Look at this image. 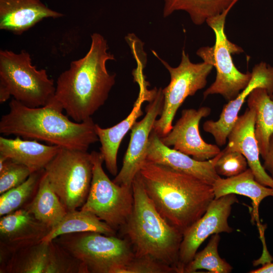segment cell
I'll use <instances>...</instances> for the list:
<instances>
[{
  "instance_id": "obj_1",
  "label": "cell",
  "mask_w": 273,
  "mask_h": 273,
  "mask_svg": "<svg viewBox=\"0 0 273 273\" xmlns=\"http://www.w3.org/2000/svg\"><path fill=\"white\" fill-rule=\"evenodd\" d=\"M106 39L98 33L91 35V44L82 58L72 61L58 77L51 102L65 111L73 121L82 122L92 118L104 105L115 83L106 63L115 60L108 51Z\"/></svg>"
},
{
  "instance_id": "obj_2",
  "label": "cell",
  "mask_w": 273,
  "mask_h": 273,
  "mask_svg": "<svg viewBox=\"0 0 273 273\" xmlns=\"http://www.w3.org/2000/svg\"><path fill=\"white\" fill-rule=\"evenodd\" d=\"M138 175L160 215L183 234L215 198L212 185L164 165L146 160Z\"/></svg>"
},
{
  "instance_id": "obj_3",
  "label": "cell",
  "mask_w": 273,
  "mask_h": 273,
  "mask_svg": "<svg viewBox=\"0 0 273 273\" xmlns=\"http://www.w3.org/2000/svg\"><path fill=\"white\" fill-rule=\"evenodd\" d=\"M9 106V112L0 121V133L4 135H15L84 151L99 141L92 118L82 122L71 120L50 102L32 108L13 99Z\"/></svg>"
},
{
  "instance_id": "obj_4",
  "label": "cell",
  "mask_w": 273,
  "mask_h": 273,
  "mask_svg": "<svg viewBox=\"0 0 273 273\" xmlns=\"http://www.w3.org/2000/svg\"><path fill=\"white\" fill-rule=\"evenodd\" d=\"M132 188V211L120 231L130 243L135 256L152 257L179 273V251L183 234L160 215L138 174Z\"/></svg>"
},
{
  "instance_id": "obj_5",
  "label": "cell",
  "mask_w": 273,
  "mask_h": 273,
  "mask_svg": "<svg viewBox=\"0 0 273 273\" xmlns=\"http://www.w3.org/2000/svg\"><path fill=\"white\" fill-rule=\"evenodd\" d=\"M56 90L54 80L46 69H37L30 55L22 50L16 53L0 51V102L12 96L14 99L32 108L46 105Z\"/></svg>"
},
{
  "instance_id": "obj_6",
  "label": "cell",
  "mask_w": 273,
  "mask_h": 273,
  "mask_svg": "<svg viewBox=\"0 0 273 273\" xmlns=\"http://www.w3.org/2000/svg\"><path fill=\"white\" fill-rule=\"evenodd\" d=\"M55 242L80 260L87 273H119L135 256L127 239L86 232L61 235Z\"/></svg>"
},
{
  "instance_id": "obj_7",
  "label": "cell",
  "mask_w": 273,
  "mask_h": 273,
  "mask_svg": "<svg viewBox=\"0 0 273 273\" xmlns=\"http://www.w3.org/2000/svg\"><path fill=\"white\" fill-rule=\"evenodd\" d=\"M235 4L206 22L215 33V42L212 47H201L196 54L203 62L215 68L216 76L215 81L204 91V99L209 95L218 94L227 101H231L246 87L251 78V72L242 73L235 65L232 54H239L244 51L230 41L224 32L226 17Z\"/></svg>"
},
{
  "instance_id": "obj_8",
  "label": "cell",
  "mask_w": 273,
  "mask_h": 273,
  "mask_svg": "<svg viewBox=\"0 0 273 273\" xmlns=\"http://www.w3.org/2000/svg\"><path fill=\"white\" fill-rule=\"evenodd\" d=\"M93 168L90 153L63 148L44 167L52 189L67 211L77 210L85 202Z\"/></svg>"
},
{
  "instance_id": "obj_9",
  "label": "cell",
  "mask_w": 273,
  "mask_h": 273,
  "mask_svg": "<svg viewBox=\"0 0 273 273\" xmlns=\"http://www.w3.org/2000/svg\"><path fill=\"white\" fill-rule=\"evenodd\" d=\"M93 177L86 200L80 209L89 211L116 231H120L132 211L134 198L132 186H120L105 172L100 152L90 153Z\"/></svg>"
},
{
  "instance_id": "obj_10",
  "label": "cell",
  "mask_w": 273,
  "mask_h": 273,
  "mask_svg": "<svg viewBox=\"0 0 273 273\" xmlns=\"http://www.w3.org/2000/svg\"><path fill=\"white\" fill-rule=\"evenodd\" d=\"M152 52L167 69L170 76L169 84L162 88L163 109L159 118L156 120L153 129L161 138L171 130L175 115L186 99L194 96L206 85L207 77L213 66L205 62L192 63L188 54L183 50L180 64L176 67H172L155 52Z\"/></svg>"
},
{
  "instance_id": "obj_11",
  "label": "cell",
  "mask_w": 273,
  "mask_h": 273,
  "mask_svg": "<svg viewBox=\"0 0 273 273\" xmlns=\"http://www.w3.org/2000/svg\"><path fill=\"white\" fill-rule=\"evenodd\" d=\"M238 202L234 194L214 198L204 215L184 233L179 251V273H184L185 267L193 259L200 246L209 236L233 232L228 218L232 206Z\"/></svg>"
},
{
  "instance_id": "obj_12",
  "label": "cell",
  "mask_w": 273,
  "mask_h": 273,
  "mask_svg": "<svg viewBox=\"0 0 273 273\" xmlns=\"http://www.w3.org/2000/svg\"><path fill=\"white\" fill-rule=\"evenodd\" d=\"M146 108V113L131 128L130 139L121 170L113 181L120 186L131 187L136 175L146 160L149 138L157 117L161 114L164 103L162 88L156 89Z\"/></svg>"
},
{
  "instance_id": "obj_13",
  "label": "cell",
  "mask_w": 273,
  "mask_h": 273,
  "mask_svg": "<svg viewBox=\"0 0 273 273\" xmlns=\"http://www.w3.org/2000/svg\"><path fill=\"white\" fill-rule=\"evenodd\" d=\"M211 113L208 107L196 110L186 109L171 130L160 138L168 147L181 152L198 161H206L217 155L220 150L218 145L209 144L202 138L199 132V123L203 118Z\"/></svg>"
},
{
  "instance_id": "obj_14",
  "label": "cell",
  "mask_w": 273,
  "mask_h": 273,
  "mask_svg": "<svg viewBox=\"0 0 273 273\" xmlns=\"http://www.w3.org/2000/svg\"><path fill=\"white\" fill-rule=\"evenodd\" d=\"M51 229L24 208L2 216L1 262L18 251L41 242Z\"/></svg>"
},
{
  "instance_id": "obj_15",
  "label": "cell",
  "mask_w": 273,
  "mask_h": 273,
  "mask_svg": "<svg viewBox=\"0 0 273 273\" xmlns=\"http://www.w3.org/2000/svg\"><path fill=\"white\" fill-rule=\"evenodd\" d=\"M259 87L265 89L270 96L273 94V66L264 62L253 67L249 83L234 99L223 106L219 119L204 123V130L213 136L217 145L222 146L226 144L246 98L253 90Z\"/></svg>"
},
{
  "instance_id": "obj_16",
  "label": "cell",
  "mask_w": 273,
  "mask_h": 273,
  "mask_svg": "<svg viewBox=\"0 0 273 273\" xmlns=\"http://www.w3.org/2000/svg\"><path fill=\"white\" fill-rule=\"evenodd\" d=\"M220 154L206 161L195 160L165 145L153 130L149 138L146 160L193 175L212 186L220 177L214 168Z\"/></svg>"
},
{
  "instance_id": "obj_17",
  "label": "cell",
  "mask_w": 273,
  "mask_h": 273,
  "mask_svg": "<svg viewBox=\"0 0 273 273\" xmlns=\"http://www.w3.org/2000/svg\"><path fill=\"white\" fill-rule=\"evenodd\" d=\"M255 119L254 110L249 108L239 116L228 135V143L224 149L241 153L246 158L255 179L273 189V179L260 161L259 150L254 134Z\"/></svg>"
},
{
  "instance_id": "obj_18",
  "label": "cell",
  "mask_w": 273,
  "mask_h": 273,
  "mask_svg": "<svg viewBox=\"0 0 273 273\" xmlns=\"http://www.w3.org/2000/svg\"><path fill=\"white\" fill-rule=\"evenodd\" d=\"M63 15L40 0H0V29L21 35L47 18Z\"/></svg>"
},
{
  "instance_id": "obj_19",
  "label": "cell",
  "mask_w": 273,
  "mask_h": 273,
  "mask_svg": "<svg viewBox=\"0 0 273 273\" xmlns=\"http://www.w3.org/2000/svg\"><path fill=\"white\" fill-rule=\"evenodd\" d=\"M150 92L141 88L139 96L129 114L123 120L111 127L103 128L96 124V131L101 146L100 150L109 172L116 176L118 173L117 154L122 139L131 129L136 119L143 115L142 105L145 101H149Z\"/></svg>"
},
{
  "instance_id": "obj_20",
  "label": "cell",
  "mask_w": 273,
  "mask_h": 273,
  "mask_svg": "<svg viewBox=\"0 0 273 273\" xmlns=\"http://www.w3.org/2000/svg\"><path fill=\"white\" fill-rule=\"evenodd\" d=\"M61 147L46 145L36 140H22L0 137V156L27 166L32 172L44 169Z\"/></svg>"
},
{
  "instance_id": "obj_21",
  "label": "cell",
  "mask_w": 273,
  "mask_h": 273,
  "mask_svg": "<svg viewBox=\"0 0 273 273\" xmlns=\"http://www.w3.org/2000/svg\"><path fill=\"white\" fill-rule=\"evenodd\" d=\"M214 198L234 194L244 196L252 201L253 215L258 221V208L266 197L273 196V189L258 183L250 168L239 175L223 178L220 177L212 185Z\"/></svg>"
},
{
  "instance_id": "obj_22",
  "label": "cell",
  "mask_w": 273,
  "mask_h": 273,
  "mask_svg": "<svg viewBox=\"0 0 273 273\" xmlns=\"http://www.w3.org/2000/svg\"><path fill=\"white\" fill-rule=\"evenodd\" d=\"M23 208L51 228L58 223L67 212L52 189L44 171L34 196Z\"/></svg>"
},
{
  "instance_id": "obj_23",
  "label": "cell",
  "mask_w": 273,
  "mask_h": 273,
  "mask_svg": "<svg viewBox=\"0 0 273 273\" xmlns=\"http://www.w3.org/2000/svg\"><path fill=\"white\" fill-rule=\"evenodd\" d=\"M247 103L248 108L255 112L254 134L262 158L273 134V100L265 89L259 87L249 95Z\"/></svg>"
},
{
  "instance_id": "obj_24",
  "label": "cell",
  "mask_w": 273,
  "mask_h": 273,
  "mask_svg": "<svg viewBox=\"0 0 273 273\" xmlns=\"http://www.w3.org/2000/svg\"><path fill=\"white\" fill-rule=\"evenodd\" d=\"M94 232L107 236H115L116 231L94 214L78 209L68 211L61 220L52 227L42 242H50L67 234Z\"/></svg>"
},
{
  "instance_id": "obj_25",
  "label": "cell",
  "mask_w": 273,
  "mask_h": 273,
  "mask_svg": "<svg viewBox=\"0 0 273 273\" xmlns=\"http://www.w3.org/2000/svg\"><path fill=\"white\" fill-rule=\"evenodd\" d=\"M50 242L41 241L12 254L1 262L0 272L45 273Z\"/></svg>"
},
{
  "instance_id": "obj_26",
  "label": "cell",
  "mask_w": 273,
  "mask_h": 273,
  "mask_svg": "<svg viewBox=\"0 0 273 273\" xmlns=\"http://www.w3.org/2000/svg\"><path fill=\"white\" fill-rule=\"evenodd\" d=\"M239 0H164V17L175 11H184L190 16L194 24H203L212 17L221 14Z\"/></svg>"
},
{
  "instance_id": "obj_27",
  "label": "cell",
  "mask_w": 273,
  "mask_h": 273,
  "mask_svg": "<svg viewBox=\"0 0 273 273\" xmlns=\"http://www.w3.org/2000/svg\"><path fill=\"white\" fill-rule=\"evenodd\" d=\"M44 169L32 172L22 184L1 195V217L24 207L34 196Z\"/></svg>"
},
{
  "instance_id": "obj_28",
  "label": "cell",
  "mask_w": 273,
  "mask_h": 273,
  "mask_svg": "<svg viewBox=\"0 0 273 273\" xmlns=\"http://www.w3.org/2000/svg\"><path fill=\"white\" fill-rule=\"evenodd\" d=\"M220 240L218 234L212 235L207 246L196 252L193 259L185 267L184 273L195 272L199 269H206L211 273H230L233 267L218 253Z\"/></svg>"
},
{
  "instance_id": "obj_29",
  "label": "cell",
  "mask_w": 273,
  "mask_h": 273,
  "mask_svg": "<svg viewBox=\"0 0 273 273\" xmlns=\"http://www.w3.org/2000/svg\"><path fill=\"white\" fill-rule=\"evenodd\" d=\"M87 273L82 263L54 241L50 242L45 273Z\"/></svg>"
},
{
  "instance_id": "obj_30",
  "label": "cell",
  "mask_w": 273,
  "mask_h": 273,
  "mask_svg": "<svg viewBox=\"0 0 273 273\" xmlns=\"http://www.w3.org/2000/svg\"><path fill=\"white\" fill-rule=\"evenodd\" d=\"M31 173L27 166L0 156V194L21 185Z\"/></svg>"
},
{
  "instance_id": "obj_31",
  "label": "cell",
  "mask_w": 273,
  "mask_h": 273,
  "mask_svg": "<svg viewBox=\"0 0 273 273\" xmlns=\"http://www.w3.org/2000/svg\"><path fill=\"white\" fill-rule=\"evenodd\" d=\"M248 165L246 158L241 153L224 149L221 151L214 168L219 176L230 177L243 172Z\"/></svg>"
},
{
  "instance_id": "obj_32",
  "label": "cell",
  "mask_w": 273,
  "mask_h": 273,
  "mask_svg": "<svg viewBox=\"0 0 273 273\" xmlns=\"http://www.w3.org/2000/svg\"><path fill=\"white\" fill-rule=\"evenodd\" d=\"M176 270L166 264L149 256H134L119 273H172Z\"/></svg>"
},
{
  "instance_id": "obj_33",
  "label": "cell",
  "mask_w": 273,
  "mask_h": 273,
  "mask_svg": "<svg viewBox=\"0 0 273 273\" xmlns=\"http://www.w3.org/2000/svg\"><path fill=\"white\" fill-rule=\"evenodd\" d=\"M262 159L264 169L273 179V134L269 140L268 150Z\"/></svg>"
},
{
  "instance_id": "obj_34",
  "label": "cell",
  "mask_w": 273,
  "mask_h": 273,
  "mask_svg": "<svg viewBox=\"0 0 273 273\" xmlns=\"http://www.w3.org/2000/svg\"><path fill=\"white\" fill-rule=\"evenodd\" d=\"M250 273H273V263L268 262L261 267L252 270Z\"/></svg>"
},
{
  "instance_id": "obj_35",
  "label": "cell",
  "mask_w": 273,
  "mask_h": 273,
  "mask_svg": "<svg viewBox=\"0 0 273 273\" xmlns=\"http://www.w3.org/2000/svg\"><path fill=\"white\" fill-rule=\"evenodd\" d=\"M271 98L273 100V94H272V95L271 96Z\"/></svg>"
}]
</instances>
